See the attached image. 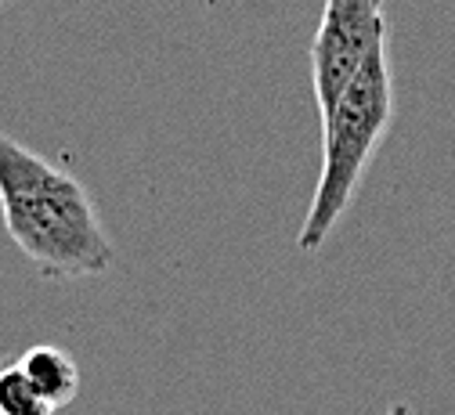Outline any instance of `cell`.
I'll list each match as a JSON object with an SVG mask.
<instances>
[{
	"label": "cell",
	"instance_id": "6da1fadb",
	"mask_svg": "<svg viewBox=\"0 0 455 415\" xmlns=\"http://www.w3.org/2000/svg\"><path fill=\"white\" fill-rule=\"evenodd\" d=\"M0 213L12 243L47 278H94L116 260L73 173L0 131Z\"/></svg>",
	"mask_w": 455,
	"mask_h": 415
},
{
	"label": "cell",
	"instance_id": "7a4b0ae2",
	"mask_svg": "<svg viewBox=\"0 0 455 415\" xmlns=\"http://www.w3.org/2000/svg\"><path fill=\"white\" fill-rule=\"evenodd\" d=\"M390 120H394V87H390L387 44H383L365 58V66L355 73V80L344 87L336 105L322 116L325 124L322 173L297 239L300 253H318L336 220L344 217Z\"/></svg>",
	"mask_w": 455,
	"mask_h": 415
},
{
	"label": "cell",
	"instance_id": "3957f363",
	"mask_svg": "<svg viewBox=\"0 0 455 415\" xmlns=\"http://www.w3.org/2000/svg\"><path fill=\"white\" fill-rule=\"evenodd\" d=\"M387 44L383 0H325L311 40V80L322 116L336 105L365 58Z\"/></svg>",
	"mask_w": 455,
	"mask_h": 415
},
{
	"label": "cell",
	"instance_id": "277c9868",
	"mask_svg": "<svg viewBox=\"0 0 455 415\" xmlns=\"http://www.w3.org/2000/svg\"><path fill=\"white\" fill-rule=\"evenodd\" d=\"M19 365H22V372L29 376V383L36 387V394H40L54 411L66 408V404L76 397V390H80V369H76V362L69 358V354L59 350V347L40 343V347H33V350L22 354Z\"/></svg>",
	"mask_w": 455,
	"mask_h": 415
},
{
	"label": "cell",
	"instance_id": "5b68a950",
	"mask_svg": "<svg viewBox=\"0 0 455 415\" xmlns=\"http://www.w3.org/2000/svg\"><path fill=\"white\" fill-rule=\"evenodd\" d=\"M0 415H54L19 362L0 365Z\"/></svg>",
	"mask_w": 455,
	"mask_h": 415
},
{
	"label": "cell",
	"instance_id": "8992f818",
	"mask_svg": "<svg viewBox=\"0 0 455 415\" xmlns=\"http://www.w3.org/2000/svg\"><path fill=\"white\" fill-rule=\"evenodd\" d=\"M387 415H409V404H394Z\"/></svg>",
	"mask_w": 455,
	"mask_h": 415
},
{
	"label": "cell",
	"instance_id": "52a82bcc",
	"mask_svg": "<svg viewBox=\"0 0 455 415\" xmlns=\"http://www.w3.org/2000/svg\"><path fill=\"white\" fill-rule=\"evenodd\" d=\"M4 4H8V0H0V8H4Z\"/></svg>",
	"mask_w": 455,
	"mask_h": 415
},
{
	"label": "cell",
	"instance_id": "ba28073f",
	"mask_svg": "<svg viewBox=\"0 0 455 415\" xmlns=\"http://www.w3.org/2000/svg\"><path fill=\"white\" fill-rule=\"evenodd\" d=\"M0 365H4V362H0Z\"/></svg>",
	"mask_w": 455,
	"mask_h": 415
}]
</instances>
